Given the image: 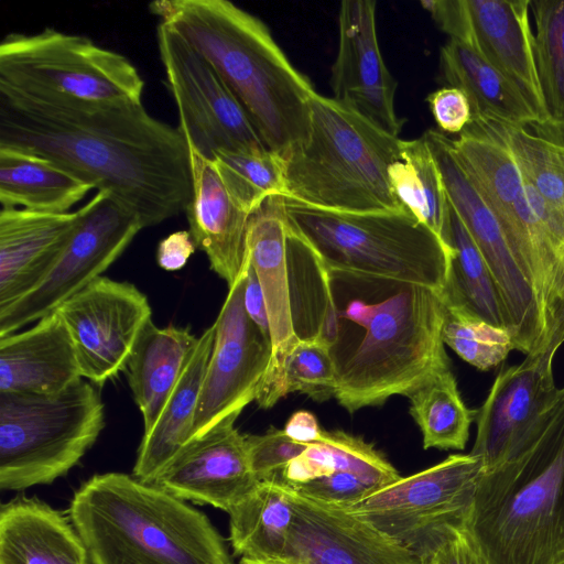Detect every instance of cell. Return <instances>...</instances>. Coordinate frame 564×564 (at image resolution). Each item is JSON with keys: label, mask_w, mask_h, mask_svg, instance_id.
Here are the masks:
<instances>
[{"label": "cell", "mask_w": 564, "mask_h": 564, "mask_svg": "<svg viewBox=\"0 0 564 564\" xmlns=\"http://www.w3.org/2000/svg\"><path fill=\"white\" fill-rule=\"evenodd\" d=\"M0 148L50 160L134 213L143 228L192 197L181 130L142 104H89L0 90Z\"/></svg>", "instance_id": "1"}, {"label": "cell", "mask_w": 564, "mask_h": 564, "mask_svg": "<svg viewBox=\"0 0 564 564\" xmlns=\"http://www.w3.org/2000/svg\"><path fill=\"white\" fill-rule=\"evenodd\" d=\"M149 11L214 67L268 150L285 159L306 139L316 91L261 20L227 0H155Z\"/></svg>", "instance_id": "2"}, {"label": "cell", "mask_w": 564, "mask_h": 564, "mask_svg": "<svg viewBox=\"0 0 564 564\" xmlns=\"http://www.w3.org/2000/svg\"><path fill=\"white\" fill-rule=\"evenodd\" d=\"M68 511L90 564H234L205 513L123 473L94 475Z\"/></svg>", "instance_id": "3"}, {"label": "cell", "mask_w": 564, "mask_h": 564, "mask_svg": "<svg viewBox=\"0 0 564 564\" xmlns=\"http://www.w3.org/2000/svg\"><path fill=\"white\" fill-rule=\"evenodd\" d=\"M465 529L485 564H564V387L527 448L485 471Z\"/></svg>", "instance_id": "4"}, {"label": "cell", "mask_w": 564, "mask_h": 564, "mask_svg": "<svg viewBox=\"0 0 564 564\" xmlns=\"http://www.w3.org/2000/svg\"><path fill=\"white\" fill-rule=\"evenodd\" d=\"M306 139L285 156V198L328 210L404 209L389 182L401 139L317 93Z\"/></svg>", "instance_id": "5"}, {"label": "cell", "mask_w": 564, "mask_h": 564, "mask_svg": "<svg viewBox=\"0 0 564 564\" xmlns=\"http://www.w3.org/2000/svg\"><path fill=\"white\" fill-rule=\"evenodd\" d=\"M345 315L366 330L337 364L335 399L350 413L406 397L429 376L451 367L443 340L446 307L437 291L398 285L380 303L352 302Z\"/></svg>", "instance_id": "6"}, {"label": "cell", "mask_w": 564, "mask_h": 564, "mask_svg": "<svg viewBox=\"0 0 564 564\" xmlns=\"http://www.w3.org/2000/svg\"><path fill=\"white\" fill-rule=\"evenodd\" d=\"M289 227L330 275L442 292L452 250L406 209L337 212L284 197Z\"/></svg>", "instance_id": "7"}, {"label": "cell", "mask_w": 564, "mask_h": 564, "mask_svg": "<svg viewBox=\"0 0 564 564\" xmlns=\"http://www.w3.org/2000/svg\"><path fill=\"white\" fill-rule=\"evenodd\" d=\"M452 144L531 286L541 326L540 354L555 355L564 343V261L528 198L523 173L486 117L474 116Z\"/></svg>", "instance_id": "8"}, {"label": "cell", "mask_w": 564, "mask_h": 564, "mask_svg": "<svg viewBox=\"0 0 564 564\" xmlns=\"http://www.w3.org/2000/svg\"><path fill=\"white\" fill-rule=\"evenodd\" d=\"M104 427L105 404L84 378L55 394L0 392V488L22 490L65 476Z\"/></svg>", "instance_id": "9"}, {"label": "cell", "mask_w": 564, "mask_h": 564, "mask_svg": "<svg viewBox=\"0 0 564 564\" xmlns=\"http://www.w3.org/2000/svg\"><path fill=\"white\" fill-rule=\"evenodd\" d=\"M144 80L124 55L53 28L0 43V90L89 104H142Z\"/></svg>", "instance_id": "10"}, {"label": "cell", "mask_w": 564, "mask_h": 564, "mask_svg": "<svg viewBox=\"0 0 564 564\" xmlns=\"http://www.w3.org/2000/svg\"><path fill=\"white\" fill-rule=\"evenodd\" d=\"M485 471L479 456L453 454L346 509L424 557L465 527Z\"/></svg>", "instance_id": "11"}, {"label": "cell", "mask_w": 564, "mask_h": 564, "mask_svg": "<svg viewBox=\"0 0 564 564\" xmlns=\"http://www.w3.org/2000/svg\"><path fill=\"white\" fill-rule=\"evenodd\" d=\"M156 43L187 145L209 161L219 151L267 149L237 98L197 51L162 22Z\"/></svg>", "instance_id": "12"}, {"label": "cell", "mask_w": 564, "mask_h": 564, "mask_svg": "<svg viewBox=\"0 0 564 564\" xmlns=\"http://www.w3.org/2000/svg\"><path fill=\"white\" fill-rule=\"evenodd\" d=\"M78 212V224L45 280L0 312V337L39 321L102 276L144 229L134 213L105 192H97Z\"/></svg>", "instance_id": "13"}, {"label": "cell", "mask_w": 564, "mask_h": 564, "mask_svg": "<svg viewBox=\"0 0 564 564\" xmlns=\"http://www.w3.org/2000/svg\"><path fill=\"white\" fill-rule=\"evenodd\" d=\"M422 135L437 163L451 206L489 267L514 349L525 356L540 354L541 326L534 295L499 223L458 161L452 139L433 129Z\"/></svg>", "instance_id": "14"}, {"label": "cell", "mask_w": 564, "mask_h": 564, "mask_svg": "<svg viewBox=\"0 0 564 564\" xmlns=\"http://www.w3.org/2000/svg\"><path fill=\"white\" fill-rule=\"evenodd\" d=\"M249 265L228 294L214 323L215 339L189 440L256 401L272 359L270 337L249 317L243 291Z\"/></svg>", "instance_id": "15"}, {"label": "cell", "mask_w": 564, "mask_h": 564, "mask_svg": "<svg viewBox=\"0 0 564 564\" xmlns=\"http://www.w3.org/2000/svg\"><path fill=\"white\" fill-rule=\"evenodd\" d=\"M54 311L72 338L82 377L102 387L126 369L152 308L134 284L99 276Z\"/></svg>", "instance_id": "16"}, {"label": "cell", "mask_w": 564, "mask_h": 564, "mask_svg": "<svg viewBox=\"0 0 564 564\" xmlns=\"http://www.w3.org/2000/svg\"><path fill=\"white\" fill-rule=\"evenodd\" d=\"M438 28L511 80L545 122L530 21V0H424Z\"/></svg>", "instance_id": "17"}, {"label": "cell", "mask_w": 564, "mask_h": 564, "mask_svg": "<svg viewBox=\"0 0 564 564\" xmlns=\"http://www.w3.org/2000/svg\"><path fill=\"white\" fill-rule=\"evenodd\" d=\"M553 359L549 354L529 355L496 377L476 411L477 435L470 451L482 459L486 471L518 456L542 430L560 393Z\"/></svg>", "instance_id": "18"}, {"label": "cell", "mask_w": 564, "mask_h": 564, "mask_svg": "<svg viewBox=\"0 0 564 564\" xmlns=\"http://www.w3.org/2000/svg\"><path fill=\"white\" fill-rule=\"evenodd\" d=\"M232 414L187 441L152 485L182 500L228 512L259 484L250 465L246 435Z\"/></svg>", "instance_id": "19"}, {"label": "cell", "mask_w": 564, "mask_h": 564, "mask_svg": "<svg viewBox=\"0 0 564 564\" xmlns=\"http://www.w3.org/2000/svg\"><path fill=\"white\" fill-rule=\"evenodd\" d=\"M338 26L339 43L330 76L333 98L398 137L402 122L394 108L397 82L380 53L376 1H343Z\"/></svg>", "instance_id": "20"}, {"label": "cell", "mask_w": 564, "mask_h": 564, "mask_svg": "<svg viewBox=\"0 0 564 564\" xmlns=\"http://www.w3.org/2000/svg\"><path fill=\"white\" fill-rule=\"evenodd\" d=\"M293 491L295 520L285 558L296 564H421L422 558L346 508Z\"/></svg>", "instance_id": "21"}, {"label": "cell", "mask_w": 564, "mask_h": 564, "mask_svg": "<svg viewBox=\"0 0 564 564\" xmlns=\"http://www.w3.org/2000/svg\"><path fill=\"white\" fill-rule=\"evenodd\" d=\"M78 219V209L68 213L0 209V312L45 280Z\"/></svg>", "instance_id": "22"}, {"label": "cell", "mask_w": 564, "mask_h": 564, "mask_svg": "<svg viewBox=\"0 0 564 564\" xmlns=\"http://www.w3.org/2000/svg\"><path fill=\"white\" fill-rule=\"evenodd\" d=\"M192 197L185 209L189 232L210 269L228 288L238 280L248 260L250 214L230 197L212 161L188 145Z\"/></svg>", "instance_id": "23"}, {"label": "cell", "mask_w": 564, "mask_h": 564, "mask_svg": "<svg viewBox=\"0 0 564 564\" xmlns=\"http://www.w3.org/2000/svg\"><path fill=\"white\" fill-rule=\"evenodd\" d=\"M288 236L283 196L268 198L250 215L248 257L264 297L272 345V359L264 379L275 371L300 338L291 294Z\"/></svg>", "instance_id": "24"}, {"label": "cell", "mask_w": 564, "mask_h": 564, "mask_svg": "<svg viewBox=\"0 0 564 564\" xmlns=\"http://www.w3.org/2000/svg\"><path fill=\"white\" fill-rule=\"evenodd\" d=\"M69 333L56 311L0 337V392L55 394L82 379Z\"/></svg>", "instance_id": "25"}, {"label": "cell", "mask_w": 564, "mask_h": 564, "mask_svg": "<svg viewBox=\"0 0 564 564\" xmlns=\"http://www.w3.org/2000/svg\"><path fill=\"white\" fill-rule=\"evenodd\" d=\"M0 564H90L69 518L36 498L0 509Z\"/></svg>", "instance_id": "26"}, {"label": "cell", "mask_w": 564, "mask_h": 564, "mask_svg": "<svg viewBox=\"0 0 564 564\" xmlns=\"http://www.w3.org/2000/svg\"><path fill=\"white\" fill-rule=\"evenodd\" d=\"M198 337L187 328L158 327L152 319L142 329L126 365L128 383L142 417L152 430L174 389Z\"/></svg>", "instance_id": "27"}, {"label": "cell", "mask_w": 564, "mask_h": 564, "mask_svg": "<svg viewBox=\"0 0 564 564\" xmlns=\"http://www.w3.org/2000/svg\"><path fill=\"white\" fill-rule=\"evenodd\" d=\"M214 339L213 324L198 337L156 423L151 431L143 433L133 467V477L137 479L151 484L188 441Z\"/></svg>", "instance_id": "28"}, {"label": "cell", "mask_w": 564, "mask_h": 564, "mask_svg": "<svg viewBox=\"0 0 564 564\" xmlns=\"http://www.w3.org/2000/svg\"><path fill=\"white\" fill-rule=\"evenodd\" d=\"M440 72L448 86L463 90L474 116L490 117L514 126L540 124L520 89L462 42L441 47Z\"/></svg>", "instance_id": "29"}, {"label": "cell", "mask_w": 564, "mask_h": 564, "mask_svg": "<svg viewBox=\"0 0 564 564\" xmlns=\"http://www.w3.org/2000/svg\"><path fill=\"white\" fill-rule=\"evenodd\" d=\"M486 118L528 178V198L564 256V145L527 127Z\"/></svg>", "instance_id": "30"}, {"label": "cell", "mask_w": 564, "mask_h": 564, "mask_svg": "<svg viewBox=\"0 0 564 564\" xmlns=\"http://www.w3.org/2000/svg\"><path fill=\"white\" fill-rule=\"evenodd\" d=\"M229 514V542L240 558H285L295 520L290 486L259 482Z\"/></svg>", "instance_id": "31"}, {"label": "cell", "mask_w": 564, "mask_h": 564, "mask_svg": "<svg viewBox=\"0 0 564 564\" xmlns=\"http://www.w3.org/2000/svg\"><path fill=\"white\" fill-rule=\"evenodd\" d=\"M91 189L50 160L0 148L1 208L68 213Z\"/></svg>", "instance_id": "32"}, {"label": "cell", "mask_w": 564, "mask_h": 564, "mask_svg": "<svg viewBox=\"0 0 564 564\" xmlns=\"http://www.w3.org/2000/svg\"><path fill=\"white\" fill-rule=\"evenodd\" d=\"M448 247L451 265L441 292L444 304L507 329L505 308L489 267L451 204Z\"/></svg>", "instance_id": "33"}, {"label": "cell", "mask_w": 564, "mask_h": 564, "mask_svg": "<svg viewBox=\"0 0 564 564\" xmlns=\"http://www.w3.org/2000/svg\"><path fill=\"white\" fill-rule=\"evenodd\" d=\"M339 471L359 475L380 488L401 477L372 444L340 430H323L318 441L289 463L283 477L292 487Z\"/></svg>", "instance_id": "34"}, {"label": "cell", "mask_w": 564, "mask_h": 564, "mask_svg": "<svg viewBox=\"0 0 564 564\" xmlns=\"http://www.w3.org/2000/svg\"><path fill=\"white\" fill-rule=\"evenodd\" d=\"M388 174L399 204L448 247L449 203L437 163L423 135L401 141L399 158Z\"/></svg>", "instance_id": "35"}, {"label": "cell", "mask_w": 564, "mask_h": 564, "mask_svg": "<svg viewBox=\"0 0 564 564\" xmlns=\"http://www.w3.org/2000/svg\"><path fill=\"white\" fill-rule=\"evenodd\" d=\"M423 447L464 449L476 411L464 403L451 367L442 368L406 394Z\"/></svg>", "instance_id": "36"}, {"label": "cell", "mask_w": 564, "mask_h": 564, "mask_svg": "<svg viewBox=\"0 0 564 564\" xmlns=\"http://www.w3.org/2000/svg\"><path fill=\"white\" fill-rule=\"evenodd\" d=\"M336 391L337 361L333 347L321 335H313L300 337L292 345L275 371L263 380L256 402L269 409L291 392L324 402L335 398Z\"/></svg>", "instance_id": "37"}, {"label": "cell", "mask_w": 564, "mask_h": 564, "mask_svg": "<svg viewBox=\"0 0 564 564\" xmlns=\"http://www.w3.org/2000/svg\"><path fill=\"white\" fill-rule=\"evenodd\" d=\"M544 127H564V0H530Z\"/></svg>", "instance_id": "38"}, {"label": "cell", "mask_w": 564, "mask_h": 564, "mask_svg": "<svg viewBox=\"0 0 564 564\" xmlns=\"http://www.w3.org/2000/svg\"><path fill=\"white\" fill-rule=\"evenodd\" d=\"M212 162L230 197L250 215L268 198L286 195L285 159L276 152L219 151Z\"/></svg>", "instance_id": "39"}, {"label": "cell", "mask_w": 564, "mask_h": 564, "mask_svg": "<svg viewBox=\"0 0 564 564\" xmlns=\"http://www.w3.org/2000/svg\"><path fill=\"white\" fill-rule=\"evenodd\" d=\"M445 307L444 344L469 365L482 371L489 370L500 365L514 349L506 328L494 326L466 311Z\"/></svg>", "instance_id": "40"}, {"label": "cell", "mask_w": 564, "mask_h": 564, "mask_svg": "<svg viewBox=\"0 0 564 564\" xmlns=\"http://www.w3.org/2000/svg\"><path fill=\"white\" fill-rule=\"evenodd\" d=\"M251 469L259 482L284 485L289 463L302 454L308 444L291 440L283 430L270 429L260 435H246Z\"/></svg>", "instance_id": "41"}, {"label": "cell", "mask_w": 564, "mask_h": 564, "mask_svg": "<svg viewBox=\"0 0 564 564\" xmlns=\"http://www.w3.org/2000/svg\"><path fill=\"white\" fill-rule=\"evenodd\" d=\"M305 497L348 508L380 487L359 475L339 471L291 487Z\"/></svg>", "instance_id": "42"}, {"label": "cell", "mask_w": 564, "mask_h": 564, "mask_svg": "<svg viewBox=\"0 0 564 564\" xmlns=\"http://www.w3.org/2000/svg\"><path fill=\"white\" fill-rule=\"evenodd\" d=\"M427 102L440 130L460 134L470 123L473 113L466 94L452 86L440 88L427 96Z\"/></svg>", "instance_id": "43"}, {"label": "cell", "mask_w": 564, "mask_h": 564, "mask_svg": "<svg viewBox=\"0 0 564 564\" xmlns=\"http://www.w3.org/2000/svg\"><path fill=\"white\" fill-rule=\"evenodd\" d=\"M196 249L189 230L172 232L159 242L158 264L165 271L181 270Z\"/></svg>", "instance_id": "44"}, {"label": "cell", "mask_w": 564, "mask_h": 564, "mask_svg": "<svg viewBox=\"0 0 564 564\" xmlns=\"http://www.w3.org/2000/svg\"><path fill=\"white\" fill-rule=\"evenodd\" d=\"M438 553L442 564H485L465 527L455 530Z\"/></svg>", "instance_id": "45"}, {"label": "cell", "mask_w": 564, "mask_h": 564, "mask_svg": "<svg viewBox=\"0 0 564 564\" xmlns=\"http://www.w3.org/2000/svg\"><path fill=\"white\" fill-rule=\"evenodd\" d=\"M243 303L249 317L270 337L264 297L250 260L245 283Z\"/></svg>", "instance_id": "46"}, {"label": "cell", "mask_w": 564, "mask_h": 564, "mask_svg": "<svg viewBox=\"0 0 564 564\" xmlns=\"http://www.w3.org/2000/svg\"><path fill=\"white\" fill-rule=\"evenodd\" d=\"M283 431L291 440L303 444L318 441L323 433L316 417L307 411L295 412L286 422Z\"/></svg>", "instance_id": "47"}, {"label": "cell", "mask_w": 564, "mask_h": 564, "mask_svg": "<svg viewBox=\"0 0 564 564\" xmlns=\"http://www.w3.org/2000/svg\"><path fill=\"white\" fill-rule=\"evenodd\" d=\"M532 131L539 133L540 135L552 140L554 142H557L562 145H564V127L558 128H551V127H544V126H531L529 127Z\"/></svg>", "instance_id": "48"}, {"label": "cell", "mask_w": 564, "mask_h": 564, "mask_svg": "<svg viewBox=\"0 0 564 564\" xmlns=\"http://www.w3.org/2000/svg\"><path fill=\"white\" fill-rule=\"evenodd\" d=\"M239 564H296L289 558L249 560L240 558Z\"/></svg>", "instance_id": "49"}, {"label": "cell", "mask_w": 564, "mask_h": 564, "mask_svg": "<svg viewBox=\"0 0 564 564\" xmlns=\"http://www.w3.org/2000/svg\"><path fill=\"white\" fill-rule=\"evenodd\" d=\"M438 551H440V549L435 553H433V554H430L427 556L421 557L422 558V563L421 564H442Z\"/></svg>", "instance_id": "50"}]
</instances>
